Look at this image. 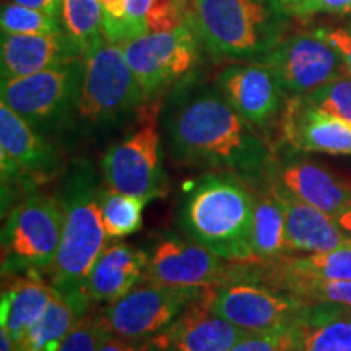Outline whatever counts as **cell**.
<instances>
[{
  "label": "cell",
  "instance_id": "obj_23",
  "mask_svg": "<svg viewBox=\"0 0 351 351\" xmlns=\"http://www.w3.org/2000/svg\"><path fill=\"white\" fill-rule=\"evenodd\" d=\"M56 295L52 283H46L36 274L16 276L2 291L0 324L10 333L15 343L41 317Z\"/></svg>",
  "mask_w": 351,
  "mask_h": 351
},
{
  "label": "cell",
  "instance_id": "obj_5",
  "mask_svg": "<svg viewBox=\"0 0 351 351\" xmlns=\"http://www.w3.org/2000/svg\"><path fill=\"white\" fill-rule=\"evenodd\" d=\"M83 75L77 121L86 129L124 122L148 103L119 44L99 36L83 54Z\"/></svg>",
  "mask_w": 351,
  "mask_h": 351
},
{
  "label": "cell",
  "instance_id": "obj_28",
  "mask_svg": "<svg viewBox=\"0 0 351 351\" xmlns=\"http://www.w3.org/2000/svg\"><path fill=\"white\" fill-rule=\"evenodd\" d=\"M283 270L320 280H351V241L333 251L288 258Z\"/></svg>",
  "mask_w": 351,
  "mask_h": 351
},
{
  "label": "cell",
  "instance_id": "obj_8",
  "mask_svg": "<svg viewBox=\"0 0 351 351\" xmlns=\"http://www.w3.org/2000/svg\"><path fill=\"white\" fill-rule=\"evenodd\" d=\"M121 47L148 103L191 83L200 62V41L189 23L173 32L147 33Z\"/></svg>",
  "mask_w": 351,
  "mask_h": 351
},
{
  "label": "cell",
  "instance_id": "obj_9",
  "mask_svg": "<svg viewBox=\"0 0 351 351\" xmlns=\"http://www.w3.org/2000/svg\"><path fill=\"white\" fill-rule=\"evenodd\" d=\"M210 288H171L152 282L135 287L127 295L96 314L99 330L121 339L140 341L169 328Z\"/></svg>",
  "mask_w": 351,
  "mask_h": 351
},
{
  "label": "cell",
  "instance_id": "obj_15",
  "mask_svg": "<svg viewBox=\"0 0 351 351\" xmlns=\"http://www.w3.org/2000/svg\"><path fill=\"white\" fill-rule=\"evenodd\" d=\"M217 83L228 103L254 127L269 124L287 98L275 73L258 60L228 65Z\"/></svg>",
  "mask_w": 351,
  "mask_h": 351
},
{
  "label": "cell",
  "instance_id": "obj_1",
  "mask_svg": "<svg viewBox=\"0 0 351 351\" xmlns=\"http://www.w3.org/2000/svg\"><path fill=\"white\" fill-rule=\"evenodd\" d=\"M165 129L171 156L179 165L256 182L267 178L275 161L269 143L219 88L182 85L169 101Z\"/></svg>",
  "mask_w": 351,
  "mask_h": 351
},
{
  "label": "cell",
  "instance_id": "obj_2",
  "mask_svg": "<svg viewBox=\"0 0 351 351\" xmlns=\"http://www.w3.org/2000/svg\"><path fill=\"white\" fill-rule=\"evenodd\" d=\"M252 215L249 182L230 173H215L189 187L179 208V225L189 239L225 261L252 262Z\"/></svg>",
  "mask_w": 351,
  "mask_h": 351
},
{
  "label": "cell",
  "instance_id": "obj_10",
  "mask_svg": "<svg viewBox=\"0 0 351 351\" xmlns=\"http://www.w3.org/2000/svg\"><path fill=\"white\" fill-rule=\"evenodd\" d=\"M156 116L158 108L152 106L143 124L109 147L101 158V173L108 189L147 202L166 195L168 179L161 166Z\"/></svg>",
  "mask_w": 351,
  "mask_h": 351
},
{
  "label": "cell",
  "instance_id": "obj_35",
  "mask_svg": "<svg viewBox=\"0 0 351 351\" xmlns=\"http://www.w3.org/2000/svg\"><path fill=\"white\" fill-rule=\"evenodd\" d=\"M293 324L269 332L247 333L230 351H283L291 339Z\"/></svg>",
  "mask_w": 351,
  "mask_h": 351
},
{
  "label": "cell",
  "instance_id": "obj_17",
  "mask_svg": "<svg viewBox=\"0 0 351 351\" xmlns=\"http://www.w3.org/2000/svg\"><path fill=\"white\" fill-rule=\"evenodd\" d=\"M82 57V47L65 33L2 34L0 41L2 80L32 75Z\"/></svg>",
  "mask_w": 351,
  "mask_h": 351
},
{
  "label": "cell",
  "instance_id": "obj_32",
  "mask_svg": "<svg viewBox=\"0 0 351 351\" xmlns=\"http://www.w3.org/2000/svg\"><path fill=\"white\" fill-rule=\"evenodd\" d=\"M153 0H124V20L114 34V44H124L148 33V12Z\"/></svg>",
  "mask_w": 351,
  "mask_h": 351
},
{
  "label": "cell",
  "instance_id": "obj_40",
  "mask_svg": "<svg viewBox=\"0 0 351 351\" xmlns=\"http://www.w3.org/2000/svg\"><path fill=\"white\" fill-rule=\"evenodd\" d=\"M0 351H16V343L5 328H0Z\"/></svg>",
  "mask_w": 351,
  "mask_h": 351
},
{
  "label": "cell",
  "instance_id": "obj_41",
  "mask_svg": "<svg viewBox=\"0 0 351 351\" xmlns=\"http://www.w3.org/2000/svg\"><path fill=\"white\" fill-rule=\"evenodd\" d=\"M296 320V319H295ZM283 351H304L302 350L301 345V339H300V333H298L296 324H293V333H291V339H289L288 345L285 346Z\"/></svg>",
  "mask_w": 351,
  "mask_h": 351
},
{
  "label": "cell",
  "instance_id": "obj_30",
  "mask_svg": "<svg viewBox=\"0 0 351 351\" xmlns=\"http://www.w3.org/2000/svg\"><path fill=\"white\" fill-rule=\"evenodd\" d=\"M2 34H57L65 33L62 20L44 13L36 8H29L20 3L8 2L2 5L0 13Z\"/></svg>",
  "mask_w": 351,
  "mask_h": 351
},
{
  "label": "cell",
  "instance_id": "obj_27",
  "mask_svg": "<svg viewBox=\"0 0 351 351\" xmlns=\"http://www.w3.org/2000/svg\"><path fill=\"white\" fill-rule=\"evenodd\" d=\"M64 32L83 49L103 36V7L99 0H62L60 10Z\"/></svg>",
  "mask_w": 351,
  "mask_h": 351
},
{
  "label": "cell",
  "instance_id": "obj_3",
  "mask_svg": "<svg viewBox=\"0 0 351 351\" xmlns=\"http://www.w3.org/2000/svg\"><path fill=\"white\" fill-rule=\"evenodd\" d=\"M103 192L98 171L88 160H75L65 169L60 194L64 232L59 254L51 267V283L69 298H86V276L108 245L101 208Z\"/></svg>",
  "mask_w": 351,
  "mask_h": 351
},
{
  "label": "cell",
  "instance_id": "obj_44",
  "mask_svg": "<svg viewBox=\"0 0 351 351\" xmlns=\"http://www.w3.org/2000/svg\"><path fill=\"white\" fill-rule=\"evenodd\" d=\"M350 15H351V13H350ZM350 28H351V26H350Z\"/></svg>",
  "mask_w": 351,
  "mask_h": 351
},
{
  "label": "cell",
  "instance_id": "obj_25",
  "mask_svg": "<svg viewBox=\"0 0 351 351\" xmlns=\"http://www.w3.org/2000/svg\"><path fill=\"white\" fill-rule=\"evenodd\" d=\"M254 194L252 251L256 261H275L287 254L285 213L269 179L249 182Z\"/></svg>",
  "mask_w": 351,
  "mask_h": 351
},
{
  "label": "cell",
  "instance_id": "obj_6",
  "mask_svg": "<svg viewBox=\"0 0 351 351\" xmlns=\"http://www.w3.org/2000/svg\"><path fill=\"white\" fill-rule=\"evenodd\" d=\"M83 75L82 57L32 75L2 80L0 103L13 109L44 137H51L75 124Z\"/></svg>",
  "mask_w": 351,
  "mask_h": 351
},
{
  "label": "cell",
  "instance_id": "obj_4",
  "mask_svg": "<svg viewBox=\"0 0 351 351\" xmlns=\"http://www.w3.org/2000/svg\"><path fill=\"white\" fill-rule=\"evenodd\" d=\"M187 23L217 60L249 62L285 38L289 13L275 0H186Z\"/></svg>",
  "mask_w": 351,
  "mask_h": 351
},
{
  "label": "cell",
  "instance_id": "obj_19",
  "mask_svg": "<svg viewBox=\"0 0 351 351\" xmlns=\"http://www.w3.org/2000/svg\"><path fill=\"white\" fill-rule=\"evenodd\" d=\"M283 134L296 150L351 155V122L314 109L301 96L288 99Z\"/></svg>",
  "mask_w": 351,
  "mask_h": 351
},
{
  "label": "cell",
  "instance_id": "obj_22",
  "mask_svg": "<svg viewBox=\"0 0 351 351\" xmlns=\"http://www.w3.org/2000/svg\"><path fill=\"white\" fill-rule=\"evenodd\" d=\"M304 351H351V307L306 302L296 315Z\"/></svg>",
  "mask_w": 351,
  "mask_h": 351
},
{
  "label": "cell",
  "instance_id": "obj_29",
  "mask_svg": "<svg viewBox=\"0 0 351 351\" xmlns=\"http://www.w3.org/2000/svg\"><path fill=\"white\" fill-rule=\"evenodd\" d=\"M285 291L304 302H330L351 307V280H320L282 271Z\"/></svg>",
  "mask_w": 351,
  "mask_h": 351
},
{
  "label": "cell",
  "instance_id": "obj_33",
  "mask_svg": "<svg viewBox=\"0 0 351 351\" xmlns=\"http://www.w3.org/2000/svg\"><path fill=\"white\" fill-rule=\"evenodd\" d=\"M147 21L148 33L178 29L187 23L186 0H153Z\"/></svg>",
  "mask_w": 351,
  "mask_h": 351
},
{
  "label": "cell",
  "instance_id": "obj_12",
  "mask_svg": "<svg viewBox=\"0 0 351 351\" xmlns=\"http://www.w3.org/2000/svg\"><path fill=\"white\" fill-rule=\"evenodd\" d=\"M0 165L3 187L12 182L41 184L64 169L59 152L23 117L0 103Z\"/></svg>",
  "mask_w": 351,
  "mask_h": 351
},
{
  "label": "cell",
  "instance_id": "obj_39",
  "mask_svg": "<svg viewBox=\"0 0 351 351\" xmlns=\"http://www.w3.org/2000/svg\"><path fill=\"white\" fill-rule=\"evenodd\" d=\"M15 3L20 5L36 8L44 13H49L52 16L60 19V10H62V0H13Z\"/></svg>",
  "mask_w": 351,
  "mask_h": 351
},
{
  "label": "cell",
  "instance_id": "obj_24",
  "mask_svg": "<svg viewBox=\"0 0 351 351\" xmlns=\"http://www.w3.org/2000/svg\"><path fill=\"white\" fill-rule=\"evenodd\" d=\"M86 298H69L56 289L41 317L16 343V351H57L75 324L86 314Z\"/></svg>",
  "mask_w": 351,
  "mask_h": 351
},
{
  "label": "cell",
  "instance_id": "obj_11",
  "mask_svg": "<svg viewBox=\"0 0 351 351\" xmlns=\"http://www.w3.org/2000/svg\"><path fill=\"white\" fill-rule=\"evenodd\" d=\"M258 62L267 65L287 96H304L348 73L340 52L317 32L283 38Z\"/></svg>",
  "mask_w": 351,
  "mask_h": 351
},
{
  "label": "cell",
  "instance_id": "obj_21",
  "mask_svg": "<svg viewBox=\"0 0 351 351\" xmlns=\"http://www.w3.org/2000/svg\"><path fill=\"white\" fill-rule=\"evenodd\" d=\"M148 254L125 243L109 244L96 258L85 282L90 302H114L145 276Z\"/></svg>",
  "mask_w": 351,
  "mask_h": 351
},
{
  "label": "cell",
  "instance_id": "obj_38",
  "mask_svg": "<svg viewBox=\"0 0 351 351\" xmlns=\"http://www.w3.org/2000/svg\"><path fill=\"white\" fill-rule=\"evenodd\" d=\"M98 351H148L145 346L135 345L132 340L121 339L112 333L99 330Z\"/></svg>",
  "mask_w": 351,
  "mask_h": 351
},
{
  "label": "cell",
  "instance_id": "obj_26",
  "mask_svg": "<svg viewBox=\"0 0 351 351\" xmlns=\"http://www.w3.org/2000/svg\"><path fill=\"white\" fill-rule=\"evenodd\" d=\"M147 200L140 197L122 194L104 187L101 208L108 238L119 239L142 228V215Z\"/></svg>",
  "mask_w": 351,
  "mask_h": 351
},
{
  "label": "cell",
  "instance_id": "obj_43",
  "mask_svg": "<svg viewBox=\"0 0 351 351\" xmlns=\"http://www.w3.org/2000/svg\"><path fill=\"white\" fill-rule=\"evenodd\" d=\"M275 2L280 3V5H282L289 15H291V10L298 5V3H300V0H275Z\"/></svg>",
  "mask_w": 351,
  "mask_h": 351
},
{
  "label": "cell",
  "instance_id": "obj_37",
  "mask_svg": "<svg viewBox=\"0 0 351 351\" xmlns=\"http://www.w3.org/2000/svg\"><path fill=\"white\" fill-rule=\"evenodd\" d=\"M315 32L340 52L346 70L351 75V28H319Z\"/></svg>",
  "mask_w": 351,
  "mask_h": 351
},
{
  "label": "cell",
  "instance_id": "obj_34",
  "mask_svg": "<svg viewBox=\"0 0 351 351\" xmlns=\"http://www.w3.org/2000/svg\"><path fill=\"white\" fill-rule=\"evenodd\" d=\"M99 326L96 315L85 314L70 330L57 351H98Z\"/></svg>",
  "mask_w": 351,
  "mask_h": 351
},
{
  "label": "cell",
  "instance_id": "obj_16",
  "mask_svg": "<svg viewBox=\"0 0 351 351\" xmlns=\"http://www.w3.org/2000/svg\"><path fill=\"white\" fill-rule=\"evenodd\" d=\"M267 178L311 207L339 218L351 207V187L335 174L307 160L274 161Z\"/></svg>",
  "mask_w": 351,
  "mask_h": 351
},
{
  "label": "cell",
  "instance_id": "obj_14",
  "mask_svg": "<svg viewBox=\"0 0 351 351\" xmlns=\"http://www.w3.org/2000/svg\"><path fill=\"white\" fill-rule=\"evenodd\" d=\"M225 258L192 239L165 234L148 254L147 282L171 288H212L228 280Z\"/></svg>",
  "mask_w": 351,
  "mask_h": 351
},
{
  "label": "cell",
  "instance_id": "obj_20",
  "mask_svg": "<svg viewBox=\"0 0 351 351\" xmlns=\"http://www.w3.org/2000/svg\"><path fill=\"white\" fill-rule=\"evenodd\" d=\"M269 181L283 207L288 252L319 254L333 251L350 243L348 234L341 230L335 218L296 199L271 179Z\"/></svg>",
  "mask_w": 351,
  "mask_h": 351
},
{
  "label": "cell",
  "instance_id": "obj_7",
  "mask_svg": "<svg viewBox=\"0 0 351 351\" xmlns=\"http://www.w3.org/2000/svg\"><path fill=\"white\" fill-rule=\"evenodd\" d=\"M64 232L62 200L33 192L13 207L2 228V274H38L54 265Z\"/></svg>",
  "mask_w": 351,
  "mask_h": 351
},
{
  "label": "cell",
  "instance_id": "obj_18",
  "mask_svg": "<svg viewBox=\"0 0 351 351\" xmlns=\"http://www.w3.org/2000/svg\"><path fill=\"white\" fill-rule=\"evenodd\" d=\"M212 288L158 335L173 351H230L247 333L210 309ZM161 343V341H160Z\"/></svg>",
  "mask_w": 351,
  "mask_h": 351
},
{
  "label": "cell",
  "instance_id": "obj_31",
  "mask_svg": "<svg viewBox=\"0 0 351 351\" xmlns=\"http://www.w3.org/2000/svg\"><path fill=\"white\" fill-rule=\"evenodd\" d=\"M309 106L324 111L340 119L351 122V75L343 77L319 86L317 90L301 96Z\"/></svg>",
  "mask_w": 351,
  "mask_h": 351
},
{
  "label": "cell",
  "instance_id": "obj_42",
  "mask_svg": "<svg viewBox=\"0 0 351 351\" xmlns=\"http://www.w3.org/2000/svg\"><path fill=\"white\" fill-rule=\"evenodd\" d=\"M337 223H339L341 230H343L346 234H348V238L351 239V207L346 210L345 213H341L339 218H337Z\"/></svg>",
  "mask_w": 351,
  "mask_h": 351
},
{
  "label": "cell",
  "instance_id": "obj_13",
  "mask_svg": "<svg viewBox=\"0 0 351 351\" xmlns=\"http://www.w3.org/2000/svg\"><path fill=\"white\" fill-rule=\"evenodd\" d=\"M306 302L257 283H230L212 293L210 309L245 332H269L295 322Z\"/></svg>",
  "mask_w": 351,
  "mask_h": 351
},
{
  "label": "cell",
  "instance_id": "obj_36",
  "mask_svg": "<svg viewBox=\"0 0 351 351\" xmlns=\"http://www.w3.org/2000/svg\"><path fill=\"white\" fill-rule=\"evenodd\" d=\"M317 13L348 15L351 13V0H300V3L291 10V15L300 19H307Z\"/></svg>",
  "mask_w": 351,
  "mask_h": 351
}]
</instances>
